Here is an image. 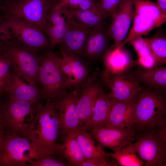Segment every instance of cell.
<instances>
[{"instance_id":"cell-1","label":"cell","mask_w":166,"mask_h":166,"mask_svg":"<svg viewBox=\"0 0 166 166\" xmlns=\"http://www.w3.org/2000/svg\"><path fill=\"white\" fill-rule=\"evenodd\" d=\"M61 126L54 100L38 104L35 116L27 128L24 137L29 140L43 156L55 155Z\"/></svg>"},{"instance_id":"cell-2","label":"cell","mask_w":166,"mask_h":166,"mask_svg":"<svg viewBox=\"0 0 166 166\" xmlns=\"http://www.w3.org/2000/svg\"><path fill=\"white\" fill-rule=\"evenodd\" d=\"M161 89H148L135 98V132L166 128V99Z\"/></svg>"},{"instance_id":"cell-3","label":"cell","mask_w":166,"mask_h":166,"mask_svg":"<svg viewBox=\"0 0 166 166\" xmlns=\"http://www.w3.org/2000/svg\"><path fill=\"white\" fill-rule=\"evenodd\" d=\"M0 49L11 61L10 70L29 84L36 85L41 89L39 80V54L23 47L17 42L6 38L0 42Z\"/></svg>"},{"instance_id":"cell-4","label":"cell","mask_w":166,"mask_h":166,"mask_svg":"<svg viewBox=\"0 0 166 166\" xmlns=\"http://www.w3.org/2000/svg\"><path fill=\"white\" fill-rule=\"evenodd\" d=\"M135 150L145 166L166 165V128L135 132Z\"/></svg>"},{"instance_id":"cell-5","label":"cell","mask_w":166,"mask_h":166,"mask_svg":"<svg viewBox=\"0 0 166 166\" xmlns=\"http://www.w3.org/2000/svg\"><path fill=\"white\" fill-rule=\"evenodd\" d=\"M39 54L40 58L39 82L46 100H54L66 91L72 89L65 81L61 73V57L51 50Z\"/></svg>"},{"instance_id":"cell-6","label":"cell","mask_w":166,"mask_h":166,"mask_svg":"<svg viewBox=\"0 0 166 166\" xmlns=\"http://www.w3.org/2000/svg\"><path fill=\"white\" fill-rule=\"evenodd\" d=\"M133 25L119 49L139 36L146 35L166 21V14L156 4L149 0H133Z\"/></svg>"},{"instance_id":"cell-7","label":"cell","mask_w":166,"mask_h":166,"mask_svg":"<svg viewBox=\"0 0 166 166\" xmlns=\"http://www.w3.org/2000/svg\"><path fill=\"white\" fill-rule=\"evenodd\" d=\"M28 139L6 130L0 147V166H27L42 157Z\"/></svg>"},{"instance_id":"cell-8","label":"cell","mask_w":166,"mask_h":166,"mask_svg":"<svg viewBox=\"0 0 166 166\" xmlns=\"http://www.w3.org/2000/svg\"><path fill=\"white\" fill-rule=\"evenodd\" d=\"M1 18L16 42L23 47L38 54L51 50L48 37L36 26L15 16L2 15Z\"/></svg>"},{"instance_id":"cell-9","label":"cell","mask_w":166,"mask_h":166,"mask_svg":"<svg viewBox=\"0 0 166 166\" xmlns=\"http://www.w3.org/2000/svg\"><path fill=\"white\" fill-rule=\"evenodd\" d=\"M52 6L51 0H10L0 9L3 15L21 18L44 32Z\"/></svg>"},{"instance_id":"cell-10","label":"cell","mask_w":166,"mask_h":166,"mask_svg":"<svg viewBox=\"0 0 166 166\" xmlns=\"http://www.w3.org/2000/svg\"><path fill=\"white\" fill-rule=\"evenodd\" d=\"M4 98L2 110L6 130L24 137L38 104L14 99L6 95Z\"/></svg>"},{"instance_id":"cell-11","label":"cell","mask_w":166,"mask_h":166,"mask_svg":"<svg viewBox=\"0 0 166 166\" xmlns=\"http://www.w3.org/2000/svg\"><path fill=\"white\" fill-rule=\"evenodd\" d=\"M103 83L110 89L112 99L118 101L132 100L141 91L140 83L130 73H111L104 71L101 75Z\"/></svg>"},{"instance_id":"cell-12","label":"cell","mask_w":166,"mask_h":166,"mask_svg":"<svg viewBox=\"0 0 166 166\" xmlns=\"http://www.w3.org/2000/svg\"><path fill=\"white\" fill-rule=\"evenodd\" d=\"M79 92L72 89L54 100L61 126V139L65 135L81 127L77 108Z\"/></svg>"},{"instance_id":"cell-13","label":"cell","mask_w":166,"mask_h":166,"mask_svg":"<svg viewBox=\"0 0 166 166\" xmlns=\"http://www.w3.org/2000/svg\"><path fill=\"white\" fill-rule=\"evenodd\" d=\"M89 131L102 147L110 149L114 152L129 145L135 140L133 128L104 126L94 127Z\"/></svg>"},{"instance_id":"cell-14","label":"cell","mask_w":166,"mask_h":166,"mask_svg":"<svg viewBox=\"0 0 166 166\" xmlns=\"http://www.w3.org/2000/svg\"><path fill=\"white\" fill-rule=\"evenodd\" d=\"M112 40L105 22L95 26L85 42L81 57L89 64L102 59Z\"/></svg>"},{"instance_id":"cell-15","label":"cell","mask_w":166,"mask_h":166,"mask_svg":"<svg viewBox=\"0 0 166 166\" xmlns=\"http://www.w3.org/2000/svg\"><path fill=\"white\" fill-rule=\"evenodd\" d=\"M66 30L59 44L61 51L69 55L81 57L85 42L94 27L78 22L72 17L67 16Z\"/></svg>"},{"instance_id":"cell-16","label":"cell","mask_w":166,"mask_h":166,"mask_svg":"<svg viewBox=\"0 0 166 166\" xmlns=\"http://www.w3.org/2000/svg\"><path fill=\"white\" fill-rule=\"evenodd\" d=\"M134 14L133 0H122L111 18L109 30L115 48L119 49L127 36Z\"/></svg>"},{"instance_id":"cell-17","label":"cell","mask_w":166,"mask_h":166,"mask_svg":"<svg viewBox=\"0 0 166 166\" xmlns=\"http://www.w3.org/2000/svg\"><path fill=\"white\" fill-rule=\"evenodd\" d=\"M98 73H91L87 82L79 92L77 108L81 127L91 116L96 99L103 90L98 79Z\"/></svg>"},{"instance_id":"cell-18","label":"cell","mask_w":166,"mask_h":166,"mask_svg":"<svg viewBox=\"0 0 166 166\" xmlns=\"http://www.w3.org/2000/svg\"><path fill=\"white\" fill-rule=\"evenodd\" d=\"M21 77L10 70L5 88L6 95L20 101L43 104L46 99L41 89L36 85L26 84Z\"/></svg>"},{"instance_id":"cell-19","label":"cell","mask_w":166,"mask_h":166,"mask_svg":"<svg viewBox=\"0 0 166 166\" xmlns=\"http://www.w3.org/2000/svg\"><path fill=\"white\" fill-rule=\"evenodd\" d=\"M135 99L127 101L112 99L109 114L104 126L133 128Z\"/></svg>"},{"instance_id":"cell-20","label":"cell","mask_w":166,"mask_h":166,"mask_svg":"<svg viewBox=\"0 0 166 166\" xmlns=\"http://www.w3.org/2000/svg\"><path fill=\"white\" fill-rule=\"evenodd\" d=\"M73 133L78 142L85 160L105 159L111 160L110 153L105 152L88 131L80 127Z\"/></svg>"},{"instance_id":"cell-21","label":"cell","mask_w":166,"mask_h":166,"mask_svg":"<svg viewBox=\"0 0 166 166\" xmlns=\"http://www.w3.org/2000/svg\"><path fill=\"white\" fill-rule=\"evenodd\" d=\"M62 140V144L57 145L55 155L66 160L69 166H81L85 160L73 132L65 135Z\"/></svg>"},{"instance_id":"cell-22","label":"cell","mask_w":166,"mask_h":166,"mask_svg":"<svg viewBox=\"0 0 166 166\" xmlns=\"http://www.w3.org/2000/svg\"><path fill=\"white\" fill-rule=\"evenodd\" d=\"M111 101L108 94L102 91L96 99L91 116L81 127L89 131L94 127L104 126L109 116Z\"/></svg>"},{"instance_id":"cell-23","label":"cell","mask_w":166,"mask_h":166,"mask_svg":"<svg viewBox=\"0 0 166 166\" xmlns=\"http://www.w3.org/2000/svg\"><path fill=\"white\" fill-rule=\"evenodd\" d=\"M131 73L149 89H166V68L162 65L149 69L140 68Z\"/></svg>"},{"instance_id":"cell-24","label":"cell","mask_w":166,"mask_h":166,"mask_svg":"<svg viewBox=\"0 0 166 166\" xmlns=\"http://www.w3.org/2000/svg\"><path fill=\"white\" fill-rule=\"evenodd\" d=\"M66 19L59 9H54L50 12L44 32L48 37L53 50L55 45L59 44L65 33Z\"/></svg>"},{"instance_id":"cell-25","label":"cell","mask_w":166,"mask_h":166,"mask_svg":"<svg viewBox=\"0 0 166 166\" xmlns=\"http://www.w3.org/2000/svg\"><path fill=\"white\" fill-rule=\"evenodd\" d=\"M122 48L108 49L102 59L104 71L111 73L125 72L133 63L129 54Z\"/></svg>"},{"instance_id":"cell-26","label":"cell","mask_w":166,"mask_h":166,"mask_svg":"<svg viewBox=\"0 0 166 166\" xmlns=\"http://www.w3.org/2000/svg\"><path fill=\"white\" fill-rule=\"evenodd\" d=\"M61 52L64 53L71 64L73 77V89L79 92L91 74L89 64L79 56L67 55Z\"/></svg>"},{"instance_id":"cell-27","label":"cell","mask_w":166,"mask_h":166,"mask_svg":"<svg viewBox=\"0 0 166 166\" xmlns=\"http://www.w3.org/2000/svg\"><path fill=\"white\" fill-rule=\"evenodd\" d=\"M60 10L64 17L70 16L78 22L88 26L94 27L105 22L106 19L102 15L95 4L92 8L87 10L61 9Z\"/></svg>"},{"instance_id":"cell-28","label":"cell","mask_w":166,"mask_h":166,"mask_svg":"<svg viewBox=\"0 0 166 166\" xmlns=\"http://www.w3.org/2000/svg\"><path fill=\"white\" fill-rule=\"evenodd\" d=\"M147 43L151 54L157 65L166 62V39L164 36L157 34L149 38H144Z\"/></svg>"},{"instance_id":"cell-29","label":"cell","mask_w":166,"mask_h":166,"mask_svg":"<svg viewBox=\"0 0 166 166\" xmlns=\"http://www.w3.org/2000/svg\"><path fill=\"white\" fill-rule=\"evenodd\" d=\"M111 156L121 166H142L144 163L140 159L132 143L116 152L110 153Z\"/></svg>"},{"instance_id":"cell-30","label":"cell","mask_w":166,"mask_h":166,"mask_svg":"<svg viewBox=\"0 0 166 166\" xmlns=\"http://www.w3.org/2000/svg\"><path fill=\"white\" fill-rule=\"evenodd\" d=\"M11 61L0 49V96L6 95L5 88L10 73Z\"/></svg>"},{"instance_id":"cell-31","label":"cell","mask_w":166,"mask_h":166,"mask_svg":"<svg viewBox=\"0 0 166 166\" xmlns=\"http://www.w3.org/2000/svg\"><path fill=\"white\" fill-rule=\"evenodd\" d=\"M122 0H98L95 4L103 17L111 18Z\"/></svg>"},{"instance_id":"cell-32","label":"cell","mask_w":166,"mask_h":166,"mask_svg":"<svg viewBox=\"0 0 166 166\" xmlns=\"http://www.w3.org/2000/svg\"><path fill=\"white\" fill-rule=\"evenodd\" d=\"M48 155L30 161L27 166H69L63 158L57 156Z\"/></svg>"},{"instance_id":"cell-33","label":"cell","mask_w":166,"mask_h":166,"mask_svg":"<svg viewBox=\"0 0 166 166\" xmlns=\"http://www.w3.org/2000/svg\"><path fill=\"white\" fill-rule=\"evenodd\" d=\"M128 43L132 46L139 58L151 55L148 45L142 36H138Z\"/></svg>"},{"instance_id":"cell-34","label":"cell","mask_w":166,"mask_h":166,"mask_svg":"<svg viewBox=\"0 0 166 166\" xmlns=\"http://www.w3.org/2000/svg\"><path fill=\"white\" fill-rule=\"evenodd\" d=\"M112 157L111 160L105 159H93L85 160L81 166H119L118 163Z\"/></svg>"},{"instance_id":"cell-35","label":"cell","mask_w":166,"mask_h":166,"mask_svg":"<svg viewBox=\"0 0 166 166\" xmlns=\"http://www.w3.org/2000/svg\"><path fill=\"white\" fill-rule=\"evenodd\" d=\"M137 61L138 63L145 68L149 69L158 66L151 54L139 57Z\"/></svg>"},{"instance_id":"cell-36","label":"cell","mask_w":166,"mask_h":166,"mask_svg":"<svg viewBox=\"0 0 166 166\" xmlns=\"http://www.w3.org/2000/svg\"><path fill=\"white\" fill-rule=\"evenodd\" d=\"M0 34L8 39L16 41L9 29L2 22L0 15Z\"/></svg>"},{"instance_id":"cell-37","label":"cell","mask_w":166,"mask_h":166,"mask_svg":"<svg viewBox=\"0 0 166 166\" xmlns=\"http://www.w3.org/2000/svg\"><path fill=\"white\" fill-rule=\"evenodd\" d=\"M4 97L0 96V127H3L5 128L4 116L2 110V105L3 101L2 98Z\"/></svg>"},{"instance_id":"cell-38","label":"cell","mask_w":166,"mask_h":166,"mask_svg":"<svg viewBox=\"0 0 166 166\" xmlns=\"http://www.w3.org/2000/svg\"><path fill=\"white\" fill-rule=\"evenodd\" d=\"M156 4L161 10L166 14V0H156Z\"/></svg>"},{"instance_id":"cell-39","label":"cell","mask_w":166,"mask_h":166,"mask_svg":"<svg viewBox=\"0 0 166 166\" xmlns=\"http://www.w3.org/2000/svg\"><path fill=\"white\" fill-rule=\"evenodd\" d=\"M5 132V128L3 127H0V147L1 145L4 138Z\"/></svg>"},{"instance_id":"cell-40","label":"cell","mask_w":166,"mask_h":166,"mask_svg":"<svg viewBox=\"0 0 166 166\" xmlns=\"http://www.w3.org/2000/svg\"><path fill=\"white\" fill-rule=\"evenodd\" d=\"M10 0H0V9L6 5Z\"/></svg>"},{"instance_id":"cell-41","label":"cell","mask_w":166,"mask_h":166,"mask_svg":"<svg viewBox=\"0 0 166 166\" xmlns=\"http://www.w3.org/2000/svg\"><path fill=\"white\" fill-rule=\"evenodd\" d=\"M61 0H51L52 3V6H53L55 4Z\"/></svg>"},{"instance_id":"cell-42","label":"cell","mask_w":166,"mask_h":166,"mask_svg":"<svg viewBox=\"0 0 166 166\" xmlns=\"http://www.w3.org/2000/svg\"><path fill=\"white\" fill-rule=\"evenodd\" d=\"M5 37L3 36H0V42Z\"/></svg>"}]
</instances>
